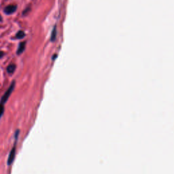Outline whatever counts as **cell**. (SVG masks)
<instances>
[{
  "label": "cell",
  "mask_w": 174,
  "mask_h": 174,
  "mask_svg": "<svg viewBox=\"0 0 174 174\" xmlns=\"http://www.w3.org/2000/svg\"><path fill=\"white\" fill-rule=\"evenodd\" d=\"M3 55H4V53H3L2 51H0V58H1Z\"/></svg>",
  "instance_id": "9"
},
{
  "label": "cell",
  "mask_w": 174,
  "mask_h": 174,
  "mask_svg": "<svg viewBox=\"0 0 174 174\" xmlns=\"http://www.w3.org/2000/svg\"><path fill=\"white\" fill-rule=\"evenodd\" d=\"M4 111H5L4 104H2L0 103V118H1V116H3V114H4Z\"/></svg>",
  "instance_id": "7"
},
{
  "label": "cell",
  "mask_w": 174,
  "mask_h": 174,
  "mask_svg": "<svg viewBox=\"0 0 174 174\" xmlns=\"http://www.w3.org/2000/svg\"><path fill=\"white\" fill-rule=\"evenodd\" d=\"M19 130H17L15 133V135H14V146L12 148L10 152L9 153V156L8 158V161H7V165H11L12 163L14 161L15 159V156H16V151H17V142L18 140V137H19Z\"/></svg>",
  "instance_id": "1"
},
{
  "label": "cell",
  "mask_w": 174,
  "mask_h": 174,
  "mask_svg": "<svg viewBox=\"0 0 174 174\" xmlns=\"http://www.w3.org/2000/svg\"><path fill=\"white\" fill-rule=\"evenodd\" d=\"M25 33L24 31H19V32L17 33V34L16 35V37H17V39H21V38H23V37H25Z\"/></svg>",
  "instance_id": "6"
},
{
  "label": "cell",
  "mask_w": 174,
  "mask_h": 174,
  "mask_svg": "<svg viewBox=\"0 0 174 174\" xmlns=\"http://www.w3.org/2000/svg\"><path fill=\"white\" fill-rule=\"evenodd\" d=\"M15 85H16L15 81H13V82L11 83L10 86H9V88H8L6 91L5 92V93L3 94V95L2 96V97H1V101H0V103H1V104H5L7 102V101L8 100V99H9L10 97L11 94L12 93L14 89Z\"/></svg>",
  "instance_id": "2"
},
{
  "label": "cell",
  "mask_w": 174,
  "mask_h": 174,
  "mask_svg": "<svg viewBox=\"0 0 174 174\" xmlns=\"http://www.w3.org/2000/svg\"><path fill=\"white\" fill-rule=\"evenodd\" d=\"M1 20H2V19H1V16H0V21H1Z\"/></svg>",
  "instance_id": "10"
},
{
  "label": "cell",
  "mask_w": 174,
  "mask_h": 174,
  "mask_svg": "<svg viewBox=\"0 0 174 174\" xmlns=\"http://www.w3.org/2000/svg\"><path fill=\"white\" fill-rule=\"evenodd\" d=\"M16 68H17L16 65L10 64L7 67V72L8 73H9V74H13V73L14 72V71L16 70Z\"/></svg>",
  "instance_id": "5"
},
{
  "label": "cell",
  "mask_w": 174,
  "mask_h": 174,
  "mask_svg": "<svg viewBox=\"0 0 174 174\" xmlns=\"http://www.w3.org/2000/svg\"><path fill=\"white\" fill-rule=\"evenodd\" d=\"M17 6L15 5H9L4 9V12L7 14H11L17 10Z\"/></svg>",
  "instance_id": "3"
},
{
  "label": "cell",
  "mask_w": 174,
  "mask_h": 174,
  "mask_svg": "<svg viewBox=\"0 0 174 174\" xmlns=\"http://www.w3.org/2000/svg\"><path fill=\"white\" fill-rule=\"evenodd\" d=\"M55 35H56V31H55V29H54V30L52 31V35H51V40L53 41L54 39H55Z\"/></svg>",
  "instance_id": "8"
},
{
  "label": "cell",
  "mask_w": 174,
  "mask_h": 174,
  "mask_svg": "<svg viewBox=\"0 0 174 174\" xmlns=\"http://www.w3.org/2000/svg\"><path fill=\"white\" fill-rule=\"evenodd\" d=\"M25 48V42L20 43L19 48H18V50L17 52V55H21V53H23V52H24Z\"/></svg>",
  "instance_id": "4"
}]
</instances>
